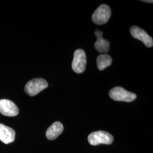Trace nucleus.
I'll list each match as a JSON object with an SVG mask.
<instances>
[{
    "instance_id": "obj_1",
    "label": "nucleus",
    "mask_w": 153,
    "mask_h": 153,
    "mask_svg": "<svg viewBox=\"0 0 153 153\" xmlns=\"http://www.w3.org/2000/svg\"><path fill=\"white\" fill-rule=\"evenodd\" d=\"M88 141L93 146L99 144L110 145L114 141V137L107 131H99L90 134L88 136Z\"/></svg>"
},
{
    "instance_id": "obj_2",
    "label": "nucleus",
    "mask_w": 153,
    "mask_h": 153,
    "mask_svg": "<svg viewBox=\"0 0 153 153\" xmlns=\"http://www.w3.org/2000/svg\"><path fill=\"white\" fill-rule=\"evenodd\" d=\"M109 95L111 98L115 101L126 102H131L137 98V95L134 93L128 91L121 87H115L112 88L109 91Z\"/></svg>"
},
{
    "instance_id": "obj_3",
    "label": "nucleus",
    "mask_w": 153,
    "mask_h": 153,
    "mask_svg": "<svg viewBox=\"0 0 153 153\" xmlns=\"http://www.w3.org/2000/svg\"><path fill=\"white\" fill-rule=\"evenodd\" d=\"M48 86V83L43 78H35L26 83L25 91L30 96H35Z\"/></svg>"
},
{
    "instance_id": "obj_4",
    "label": "nucleus",
    "mask_w": 153,
    "mask_h": 153,
    "mask_svg": "<svg viewBox=\"0 0 153 153\" xmlns=\"http://www.w3.org/2000/svg\"><path fill=\"white\" fill-rule=\"evenodd\" d=\"M111 16V10L109 6L101 5L94 12L92 15L93 22L98 25H102L108 21Z\"/></svg>"
},
{
    "instance_id": "obj_5",
    "label": "nucleus",
    "mask_w": 153,
    "mask_h": 153,
    "mask_svg": "<svg viewBox=\"0 0 153 153\" xmlns=\"http://www.w3.org/2000/svg\"><path fill=\"white\" fill-rule=\"evenodd\" d=\"M87 64L86 55L81 49H76L74 52L71 67L73 71L76 73H82L85 71Z\"/></svg>"
},
{
    "instance_id": "obj_6",
    "label": "nucleus",
    "mask_w": 153,
    "mask_h": 153,
    "mask_svg": "<svg viewBox=\"0 0 153 153\" xmlns=\"http://www.w3.org/2000/svg\"><path fill=\"white\" fill-rule=\"evenodd\" d=\"M130 32L133 38L141 41L148 48L153 47V38L142 28L136 26H134L131 28Z\"/></svg>"
},
{
    "instance_id": "obj_7",
    "label": "nucleus",
    "mask_w": 153,
    "mask_h": 153,
    "mask_svg": "<svg viewBox=\"0 0 153 153\" xmlns=\"http://www.w3.org/2000/svg\"><path fill=\"white\" fill-rule=\"evenodd\" d=\"M0 113L6 116H16L19 114L16 104L7 99L0 100Z\"/></svg>"
},
{
    "instance_id": "obj_8",
    "label": "nucleus",
    "mask_w": 153,
    "mask_h": 153,
    "mask_svg": "<svg viewBox=\"0 0 153 153\" xmlns=\"http://www.w3.org/2000/svg\"><path fill=\"white\" fill-rule=\"evenodd\" d=\"M97 40L94 44L95 49L100 53L105 54L110 49V43L107 40L103 38V33L101 31L97 30L95 32Z\"/></svg>"
},
{
    "instance_id": "obj_9",
    "label": "nucleus",
    "mask_w": 153,
    "mask_h": 153,
    "mask_svg": "<svg viewBox=\"0 0 153 153\" xmlns=\"http://www.w3.org/2000/svg\"><path fill=\"white\" fill-rule=\"evenodd\" d=\"M16 132L11 128L0 124V140L6 144L14 142Z\"/></svg>"
},
{
    "instance_id": "obj_10",
    "label": "nucleus",
    "mask_w": 153,
    "mask_h": 153,
    "mask_svg": "<svg viewBox=\"0 0 153 153\" xmlns=\"http://www.w3.org/2000/svg\"><path fill=\"white\" fill-rule=\"evenodd\" d=\"M64 130V126L59 121H56L49 126L46 131V137L49 140H54L59 137Z\"/></svg>"
},
{
    "instance_id": "obj_11",
    "label": "nucleus",
    "mask_w": 153,
    "mask_h": 153,
    "mask_svg": "<svg viewBox=\"0 0 153 153\" xmlns=\"http://www.w3.org/2000/svg\"><path fill=\"white\" fill-rule=\"evenodd\" d=\"M112 60L111 57L107 54L99 55L97 59V66L99 71H103L111 65Z\"/></svg>"
},
{
    "instance_id": "obj_12",
    "label": "nucleus",
    "mask_w": 153,
    "mask_h": 153,
    "mask_svg": "<svg viewBox=\"0 0 153 153\" xmlns=\"http://www.w3.org/2000/svg\"><path fill=\"white\" fill-rule=\"evenodd\" d=\"M142 2H148V3H152V4L153 2V1H150V0H149V1H142Z\"/></svg>"
}]
</instances>
